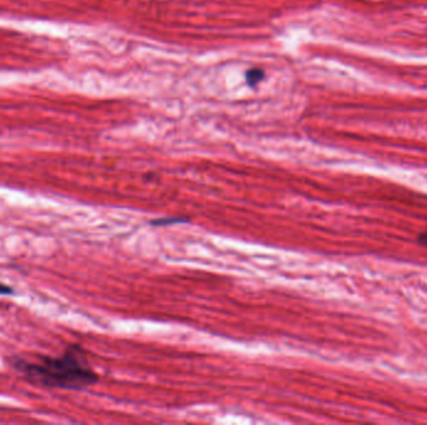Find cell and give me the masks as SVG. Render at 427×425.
<instances>
[{
  "mask_svg": "<svg viewBox=\"0 0 427 425\" xmlns=\"http://www.w3.org/2000/svg\"><path fill=\"white\" fill-rule=\"evenodd\" d=\"M13 366L31 383L49 388L83 391L99 380L78 347L57 358H41L38 362L17 359Z\"/></svg>",
  "mask_w": 427,
  "mask_h": 425,
  "instance_id": "obj_1",
  "label": "cell"
},
{
  "mask_svg": "<svg viewBox=\"0 0 427 425\" xmlns=\"http://www.w3.org/2000/svg\"><path fill=\"white\" fill-rule=\"evenodd\" d=\"M13 289L10 287H8L6 284L0 283V294H12Z\"/></svg>",
  "mask_w": 427,
  "mask_h": 425,
  "instance_id": "obj_5",
  "label": "cell"
},
{
  "mask_svg": "<svg viewBox=\"0 0 427 425\" xmlns=\"http://www.w3.org/2000/svg\"><path fill=\"white\" fill-rule=\"evenodd\" d=\"M264 78H265V73L260 69L248 70V74H246V80L251 87L258 85Z\"/></svg>",
  "mask_w": 427,
  "mask_h": 425,
  "instance_id": "obj_2",
  "label": "cell"
},
{
  "mask_svg": "<svg viewBox=\"0 0 427 425\" xmlns=\"http://www.w3.org/2000/svg\"><path fill=\"white\" fill-rule=\"evenodd\" d=\"M417 241H419V243H420V245H422V246H425V247H427V227L426 230L424 231V232H421V233H420V236H419V238H417Z\"/></svg>",
  "mask_w": 427,
  "mask_h": 425,
  "instance_id": "obj_4",
  "label": "cell"
},
{
  "mask_svg": "<svg viewBox=\"0 0 427 425\" xmlns=\"http://www.w3.org/2000/svg\"><path fill=\"white\" fill-rule=\"evenodd\" d=\"M168 222H172V224H175V222H185L184 219H155V221H153V224H156V226H164V224H168Z\"/></svg>",
  "mask_w": 427,
  "mask_h": 425,
  "instance_id": "obj_3",
  "label": "cell"
}]
</instances>
